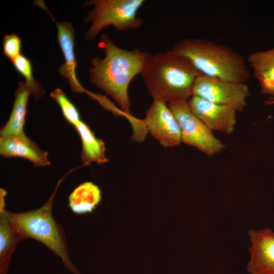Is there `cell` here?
I'll return each mask as SVG.
<instances>
[{
	"label": "cell",
	"mask_w": 274,
	"mask_h": 274,
	"mask_svg": "<svg viewBox=\"0 0 274 274\" xmlns=\"http://www.w3.org/2000/svg\"><path fill=\"white\" fill-rule=\"evenodd\" d=\"M98 47L105 56L91 59L89 81L112 97L129 118L131 105L129 84L135 76L142 75L152 54L138 49L120 48L106 34L100 36Z\"/></svg>",
	"instance_id": "cell-1"
},
{
	"label": "cell",
	"mask_w": 274,
	"mask_h": 274,
	"mask_svg": "<svg viewBox=\"0 0 274 274\" xmlns=\"http://www.w3.org/2000/svg\"><path fill=\"white\" fill-rule=\"evenodd\" d=\"M200 75L186 58L173 49L152 54L142 74L153 100L166 104L188 100Z\"/></svg>",
	"instance_id": "cell-2"
},
{
	"label": "cell",
	"mask_w": 274,
	"mask_h": 274,
	"mask_svg": "<svg viewBox=\"0 0 274 274\" xmlns=\"http://www.w3.org/2000/svg\"><path fill=\"white\" fill-rule=\"evenodd\" d=\"M172 49L202 75L243 83L249 79L244 57L227 46L203 39L185 38Z\"/></svg>",
	"instance_id": "cell-3"
},
{
	"label": "cell",
	"mask_w": 274,
	"mask_h": 274,
	"mask_svg": "<svg viewBox=\"0 0 274 274\" xmlns=\"http://www.w3.org/2000/svg\"><path fill=\"white\" fill-rule=\"evenodd\" d=\"M60 182L47 202L40 208L17 213L9 212V219L19 241L31 238L42 243L60 257L66 268L74 274H81L69 257L63 230L52 214L53 198Z\"/></svg>",
	"instance_id": "cell-4"
},
{
	"label": "cell",
	"mask_w": 274,
	"mask_h": 274,
	"mask_svg": "<svg viewBox=\"0 0 274 274\" xmlns=\"http://www.w3.org/2000/svg\"><path fill=\"white\" fill-rule=\"evenodd\" d=\"M144 0H91L85 6H92L85 20L90 23L85 33L87 41L94 39L103 29L110 26L119 31L141 27L143 19L138 16Z\"/></svg>",
	"instance_id": "cell-5"
},
{
	"label": "cell",
	"mask_w": 274,
	"mask_h": 274,
	"mask_svg": "<svg viewBox=\"0 0 274 274\" xmlns=\"http://www.w3.org/2000/svg\"><path fill=\"white\" fill-rule=\"evenodd\" d=\"M177 119L181 132V142L211 156L221 152L225 146L192 111L188 100L167 104Z\"/></svg>",
	"instance_id": "cell-6"
},
{
	"label": "cell",
	"mask_w": 274,
	"mask_h": 274,
	"mask_svg": "<svg viewBox=\"0 0 274 274\" xmlns=\"http://www.w3.org/2000/svg\"><path fill=\"white\" fill-rule=\"evenodd\" d=\"M193 95L217 104L230 106L236 111L242 112L250 94L246 83L200 75L194 84Z\"/></svg>",
	"instance_id": "cell-7"
},
{
	"label": "cell",
	"mask_w": 274,
	"mask_h": 274,
	"mask_svg": "<svg viewBox=\"0 0 274 274\" xmlns=\"http://www.w3.org/2000/svg\"><path fill=\"white\" fill-rule=\"evenodd\" d=\"M144 121L147 130L163 147H174L182 143L180 126L167 104L153 100Z\"/></svg>",
	"instance_id": "cell-8"
},
{
	"label": "cell",
	"mask_w": 274,
	"mask_h": 274,
	"mask_svg": "<svg viewBox=\"0 0 274 274\" xmlns=\"http://www.w3.org/2000/svg\"><path fill=\"white\" fill-rule=\"evenodd\" d=\"M193 113L212 131L231 134L236 122V110L230 106L214 103L197 96L189 99Z\"/></svg>",
	"instance_id": "cell-9"
},
{
	"label": "cell",
	"mask_w": 274,
	"mask_h": 274,
	"mask_svg": "<svg viewBox=\"0 0 274 274\" xmlns=\"http://www.w3.org/2000/svg\"><path fill=\"white\" fill-rule=\"evenodd\" d=\"M251 246L247 265L250 274H274V230L270 228L250 230Z\"/></svg>",
	"instance_id": "cell-10"
},
{
	"label": "cell",
	"mask_w": 274,
	"mask_h": 274,
	"mask_svg": "<svg viewBox=\"0 0 274 274\" xmlns=\"http://www.w3.org/2000/svg\"><path fill=\"white\" fill-rule=\"evenodd\" d=\"M58 41L62 52L64 62L59 66L58 72L68 82L74 92H86L91 96L92 93L85 90L80 83L76 74L77 63L75 54V32L69 22L56 23Z\"/></svg>",
	"instance_id": "cell-11"
},
{
	"label": "cell",
	"mask_w": 274,
	"mask_h": 274,
	"mask_svg": "<svg viewBox=\"0 0 274 274\" xmlns=\"http://www.w3.org/2000/svg\"><path fill=\"white\" fill-rule=\"evenodd\" d=\"M0 154L4 158L26 159L35 166L50 164L48 153L25 134L0 136Z\"/></svg>",
	"instance_id": "cell-12"
},
{
	"label": "cell",
	"mask_w": 274,
	"mask_h": 274,
	"mask_svg": "<svg viewBox=\"0 0 274 274\" xmlns=\"http://www.w3.org/2000/svg\"><path fill=\"white\" fill-rule=\"evenodd\" d=\"M30 94H32L31 91L26 83L20 81L15 92L11 113L8 121L0 130V136L25 134L24 126L27 101Z\"/></svg>",
	"instance_id": "cell-13"
},
{
	"label": "cell",
	"mask_w": 274,
	"mask_h": 274,
	"mask_svg": "<svg viewBox=\"0 0 274 274\" xmlns=\"http://www.w3.org/2000/svg\"><path fill=\"white\" fill-rule=\"evenodd\" d=\"M0 192V274H7L12 254L19 240L10 221L9 212L4 208L6 192L3 189Z\"/></svg>",
	"instance_id": "cell-14"
},
{
	"label": "cell",
	"mask_w": 274,
	"mask_h": 274,
	"mask_svg": "<svg viewBox=\"0 0 274 274\" xmlns=\"http://www.w3.org/2000/svg\"><path fill=\"white\" fill-rule=\"evenodd\" d=\"M247 60L261 93L274 95V48L252 53Z\"/></svg>",
	"instance_id": "cell-15"
},
{
	"label": "cell",
	"mask_w": 274,
	"mask_h": 274,
	"mask_svg": "<svg viewBox=\"0 0 274 274\" xmlns=\"http://www.w3.org/2000/svg\"><path fill=\"white\" fill-rule=\"evenodd\" d=\"M75 128L78 132L82 143L81 157L84 165L92 162L102 164L108 161L105 155V145L98 139L88 125L82 120Z\"/></svg>",
	"instance_id": "cell-16"
},
{
	"label": "cell",
	"mask_w": 274,
	"mask_h": 274,
	"mask_svg": "<svg viewBox=\"0 0 274 274\" xmlns=\"http://www.w3.org/2000/svg\"><path fill=\"white\" fill-rule=\"evenodd\" d=\"M101 198L98 186L90 182L79 185L68 197L69 206L77 214L92 212Z\"/></svg>",
	"instance_id": "cell-17"
},
{
	"label": "cell",
	"mask_w": 274,
	"mask_h": 274,
	"mask_svg": "<svg viewBox=\"0 0 274 274\" xmlns=\"http://www.w3.org/2000/svg\"><path fill=\"white\" fill-rule=\"evenodd\" d=\"M16 70L25 79V83L30 89L35 100H38L45 94V90L32 74V65L30 60L20 54L11 61Z\"/></svg>",
	"instance_id": "cell-18"
},
{
	"label": "cell",
	"mask_w": 274,
	"mask_h": 274,
	"mask_svg": "<svg viewBox=\"0 0 274 274\" xmlns=\"http://www.w3.org/2000/svg\"><path fill=\"white\" fill-rule=\"evenodd\" d=\"M50 96L58 104L63 116L70 124L75 127L81 121L77 108L61 89L56 88L50 93Z\"/></svg>",
	"instance_id": "cell-19"
},
{
	"label": "cell",
	"mask_w": 274,
	"mask_h": 274,
	"mask_svg": "<svg viewBox=\"0 0 274 274\" xmlns=\"http://www.w3.org/2000/svg\"><path fill=\"white\" fill-rule=\"evenodd\" d=\"M4 55L12 61L20 55L21 49V41L15 34L6 35L2 42Z\"/></svg>",
	"instance_id": "cell-20"
},
{
	"label": "cell",
	"mask_w": 274,
	"mask_h": 274,
	"mask_svg": "<svg viewBox=\"0 0 274 274\" xmlns=\"http://www.w3.org/2000/svg\"><path fill=\"white\" fill-rule=\"evenodd\" d=\"M266 105H274V97H269L268 99L265 101Z\"/></svg>",
	"instance_id": "cell-21"
}]
</instances>
